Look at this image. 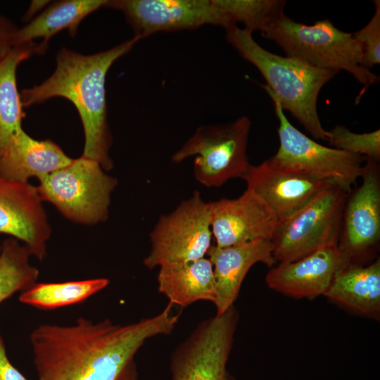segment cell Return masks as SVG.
<instances>
[{
  "label": "cell",
  "instance_id": "6da1fadb",
  "mask_svg": "<svg viewBox=\"0 0 380 380\" xmlns=\"http://www.w3.org/2000/svg\"><path fill=\"white\" fill-rule=\"evenodd\" d=\"M172 307L127 324L81 317L38 326L30 336L38 380H137L134 357L147 339L172 332L179 315Z\"/></svg>",
  "mask_w": 380,
  "mask_h": 380
},
{
  "label": "cell",
  "instance_id": "7a4b0ae2",
  "mask_svg": "<svg viewBox=\"0 0 380 380\" xmlns=\"http://www.w3.org/2000/svg\"><path fill=\"white\" fill-rule=\"evenodd\" d=\"M139 40L134 37L90 55L62 48L57 53L53 73L42 84L20 93L23 107L56 96L70 101L75 106L84 129L82 156L98 162L106 171L113 167L109 155L111 135L107 120L106 75L113 63L129 53Z\"/></svg>",
  "mask_w": 380,
  "mask_h": 380
},
{
  "label": "cell",
  "instance_id": "3957f363",
  "mask_svg": "<svg viewBox=\"0 0 380 380\" xmlns=\"http://www.w3.org/2000/svg\"><path fill=\"white\" fill-rule=\"evenodd\" d=\"M228 42L253 64L265 80L267 88L315 139L329 140L319 120L317 103L322 87L337 72L313 67L298 59L268 51L252 32L237 25L226 30Z\"/></svg>",
  "mask_w": 380,
  "mask_h": 380
},
{
  "label": "cell",
  "instance_id": "277c9868",
  "mask_svg": "<svg viewBox=\"0 0 380 380\" xmlns=\"http://www.w3.org/2000/svg\"><path fill=\"white\" fill-rule=\"evenodd\" d=\"M261 34L277 44L286 56L319 69L350 73L365 86L359 96L379 80V76L361 65L362 49L353 34L339 30L329 20L309 25L283 13Z\"/></svg>",
  "mask_w": 380,
  "mask_h": 380
},
{
  "label": "cell",
  "instance_id": "5b68a950",
  "mask_svg": "<svg viewBox=\"0 0 380 380\" xmlns=\"http://www.w3.org/2000/svg\"><path fill=\"white\" fill-rule=\"evenodd\" d=\"M350 191L331 180L294 213L278 221L270 239L276 263L293 262L319 248L337 246Z\"/></svg>",
  "mask_w": 380,
  "mask_h": 380
},
{
  "label": "cell",
  "instance_id": "8992f818",
  "mask_svg": "<svg viewBox=\"0 0 380 380\" xmlns=\"http://www.w3.org/2000/svg\"><path fill=\"white\" fill-rule=\"evenodd\" d=\"M96 161L81 156L39 180L42 201L53 204L66 218L93 225L105 221L117 179Z\"/></svg>",
  "mask_w": 380,
  "mask_h": 380
},
{
  "label": "cell",
  "instance_id": "52a82bcc",
  "mask_svg": "<svg viewBox=\"0 0 380 380\" xmlns=\"http://www.w3.org/2000/svg\"><path fill=\"white\" fill-rule=\"evenodd\" d=\"M251 122L246 116L219 125H203L172 156L179 163L194 156L196 179L207 187H218L241 178L250 166L247 146Z\"/></svg>",
  "mask_w": 380,
  "mask_h": 380
},
{
  "label": "cell",
  "instance_id": "ba28073f",
  "mask_svg": "<svg viewBox=\"0 0 380 380\" xmlns=\"http://www.w3.org/2000/svg\"><path fill=\"white\" fill-rule=\"evenodd\" d=\"M264 89L273 101L279 122V146L267 160L268 163L277 167L333 179L350 190L361 177L367 158L324 146L306 136L291 125L277 99Z\"/></svg>",
  "mask_w": 380,
  "mask_h": 380
},
{
  "label": "cell",
  "instance_id": "9c48e42d",
  "mask_svg": "<svg viewBox=\"0 0 380 380\" xmlns=\"http://www.w3.org/2000/svg\"><path fill=\"white\" fill-rule=\"evenodd\" d=\"M212 239L208 202L194 191L159 218L150 233L151 250L144 264L152 270L203 258L213 245Z\"/></svg>",
  "mask_w": 380,
  "mask_h": 380
},
{
  "label": "cell",
  "instance_id": "30bf717a",
  "mask_svg": "<svg viewBox=\"0 0 380 380\" xmlns=\"http://www.w3.org/2000/svg\"><path fill=\"white\" fill-rule=\"evenodd\" d=\"M238 320L233 305L201 322L172 353L170 380H234L227 363Z\"/></svg>",
  "mask_w": 380,
  "mask_h": 380
},
{
  "label": "cell",
  "instance_id": "8fae6325",
  "mask_svg": "<svg viewBox=\"0 0 380 380\" xmlns=\"http://www.w3.org/2000/svg\"><path fill=\"white\" fill-rule=\"evenodd\" d=\"M105 6L121 11L139 39L205 25L236 26L213 0H111Z\"/></svg>",
  "mask_w": 380,
  "mask_h": 380
},
{
  "label": "cell",
  "instance_id": "7c38bea8",
  "mask_svg": "<svg viewBox=\"0 0 380 380\" xmlns=\"http://www.w3.org/2000/svg\"><path fill=\"white\" fill-rule=\"evenodd\" d=\"M360 186L346 199L337 248L350 264L365 265L380 241V168L367 158Z\"/></svg>",
  "mask_w": 380,
  "mask_h": 380
},
{
  "label": "cell",
  "instance_id": "4fadbf2b",
  "mask_svg": "<svg viewBox=\"0 0 380 380\" xmlns=\"http://www.w3.org/2000/svg\"><path fill=\"white\" fill-rule=\"evenodd\" d=\"M42 202L29 182L0 177V234L23 242L40 260L46 256L51 233Z\"/></svg>",
  "mask_w": 380,
  "mask_h": 380
},
{
  "label": "cell",
  "instance_id": "5bb4252c",
  "mask_svg": "<svg viewBox=\"0 0 380 380\" xmlns=\"http://www.w3.org/2000/svg\"><path fill=\"white\" fill-rule=\"evenodd\" d=\"M215 245L220 248L270 240L278 219L267 204L253 190L237 198L208 202Z\"/></svg>",
  "mask_w": 380,
  "mask_h": 380
},
{
  "label": "cell",
  "instance_id": "9a60e30c",
  "mask_svg": "<svg viewBox=\"0 0 380 380\" xmlns=\"http://www.w3.org/2000/svg\"><path fill=\"white\" fill-rule=\"evenodd\" d=\"M241 179L246 189L253 190L272 210L278 221L291 215L333 180L277 167L267 160L250 165Z\"/></svg>",
  "mask_w": 380,
  "mask_h": 380
},
{
  "label": "cell",
  "instance_id": "2e32d148",
  "mask_svg": "<svg viewBox=\"0 0 380 380\" xmlns=\"http://www.w3.org/2000/svg\"><path fill=\"white\" fill-rule=\"evenodd\" d=\"M337 246L319 248L293 262L279 264L265 277L267 286L295 298L324 295L336 274L349 265Z\"/></svg>",
  "mask_w": 380,
  "mask_h": 380
},
{
  "label": "cell",
  "instance_id": "e0dca14e",
  "mask_svg": "<svg viewBox=\"0 0 380 380\" xmlns=\"http://www.w3.org/2000/svg\"><path fill=\"white\" fill-rule=\"evenodd\" d=\"M270 240L260 239L244 244L220 248L213 244L206 255L212 262L215 281L216 315L234 305L242 282L251 267L262 262L269 267L276 263Z\"/></svg>",
  "mask_w": 380,
  "mask_h": 380
},
{
  "label": "cell",
  "instance_id": "ac0fdd59",
  "mask_svg": "<svg viewBox=\"0 0 380 380\" xmlns=\"http://www.w3.org/2000/svg\"><path fill=\"white\" fill-rule=\"evenodd\" d=\"M72 160L53 141L37 140L23 128L0 152V177L20 182L39 181Z\"/></svg>",
  "mask_w": 380,
  "mask_h": 380
},
{
  "label": "cell",
  "instance_id": "d6986e66",
  "mask_svg": "<svg viewBox=\"0 0 380 380\" xmlns=\"http://www.w3.org/2000/svg\"><path fill=\"white\" fill-rule=\"evenodd\" d=\"M334 302L376 319L380 316V259L368 265L349 264L324 293Z\"/></svg>",
  "mask_w": 380,
  "mask_h": 380
},
{
  "label": "cell",
  "instance_id": "ffe728a7",
  "mask_svg": "<svg viewBox=\"0 0 380 380\" xmlns=\"http://www.w3.org/2000/svg\"><path fill=\"white\" fill-rule=\"evenodd\" d=\"M157 282L158 291L169 303L181 308L198 300L214 303L215 299L213 267L208 258L160 266Z\"/></svg>",
  "mask_w": 380,
  "mask_h": 380
},
{
  "label": "cell",
  "instance_id": "44dd1931",
  "mask_svg": "<svg viewBox=\"0 0 380 380\" xmlns=\"http://www.w3.org/2000/svg\"><path fill=\"white\" fill-rule=\"evenodd\" d=\"M107 0H63L52 3L28 24L17 29L13 46L33 42L42 38L39 44L40 53H44L49 39L58 32L68 30L75 37L82 20L92 12L105 6Z\"/></svg>",
  "mask_w": 380,
  "mask_h": 380
},
{
  "label": "cell",
  "instance_id": "7402d4cb",
  "mask_svg": "<svg viewBox=\"0 0 380 380\" xmlns=\"http://www.w3.org/2000/svg\"><path fill=\"white\" fill-rule=\"evenodd\" d=\"M33 54H40L34 42L15 46L0 63V152L22 129L25 113L17 87L16 70Z\"/></svg>",
  "mask_w": 380,
  "mask_h": 380
},
{
  "label": "cell",
  "instance_id": "603a6c76",
  "mask_svg": "<svg viewBox=\"0 0 380 380\" xmlns=\"http://www.w3.org/2000/svg\"><path fill=\"white\" fill-rule=\"evenodd\" d=\"M106 278L59 283H36L23 291L19 301L42 310H53L84 301L105 289Z\"/></svg>",
  "mask_w": 380,
  "mask_h": 380
},
{
  "label": "cell",
  "instance_id": "cb8c5ba5",
  "mask_svg": "<svg viewBox=\"0 0 380 380\" xmlns=\"http://www.w3.org/2000/svg\"><path fill=\"white\" fill-rule=\"evenodd\" d=\"M30 255L28 248L14 238L3 242L0 249V304L37 283L39 271L30 263Z\"/></svg>",
  "mask_w": 380,
  "mask_h": 380
},
{
  "label": "cell",
  "instance_id": "d4e9b609",
  "mask_svg": "<svg viewBox=\"0 0 380 380\" xmlns=\"http://www.w3.org/2000/svg\"><path fill=\"white\" fill-rule=\"evenodd\" d=\"M214 4L236 25L261 33L284 13L283 0H213Z\"/></svg>",
  "mask_w": 380,
  "mask_h": 380
},
{
  "label": "cell",
  "instance_id": "484cf974",
  "mask_svg": "<svg viewBox=\"0 0 380 380\" xmlns=\"http://www.w3.org/2000/svg\"><path fill=\"white\" fill-rule=\"evenodd\" d=\"M329 133L328 141L334 148L379 161V129L370 132L355 133L343 125H336Z\"/></svg>",
  "mask_w": 380,
  "mask_h": 380
},
{
  "label": "cell",
  "instance_id": "4316f807",
  "mask_svg": "<svg viewBox=\"0 0 380 380\" xmlns=\"http://www.w3.org/2000/svg\"><path fill=\"white\" fill-rule=\"evenodd\" d=\"M375 12L369 22L353 34L362 49L361 65L370 70L380 63V1H374Z\"/></svg>",
  "mask_w": 380,
  "mask_h": 380
},
{
  "label": "cell",
  "instance_id": "83f0119b",
  "mask_svg": "<svg viewBox=\"0 0 380 380\" xmlns=\"http://www.w3.org/2000/svg\"><path fill=\"white\" fill-rule=\"evenodd\" d=\"M17 28L7 18L0 14V63L9 53Z\"/></svg>",
  "mask_w": 380,
  "mask_h": 380
},
{
  "label": "cell",
  "instance_id": "f1b7e54d",
  "mask_svg": "<svg viewBox=\"0 0 380 380\" xmlns=\"http://www.w3.org/2000/svg\"><path fill=\"white\" fill-rule=\"evenodd\" d=\"M0 380H28L9 360L6 346L0 336Z\"/></svg>",
  "mask_w": 380,
  "mask_h": 380
},
{
  "label": "cell",
  "instance_id": "f546056e",
  "mask_svg": "<svg viewBox=\"0 0 380 380\" xmlns=\"http://www.w3.org/2000/svg\"><path fill=\"white\" fill-rule=\"evenodd\" d=\"M49 1H32L30 5V7L27 10V12L25 15V19H29L35 13L39 11L41 8H44Z\"/></svg>",
  "mask_w": 380,
  "mask_h": 380
}]
</instances>
